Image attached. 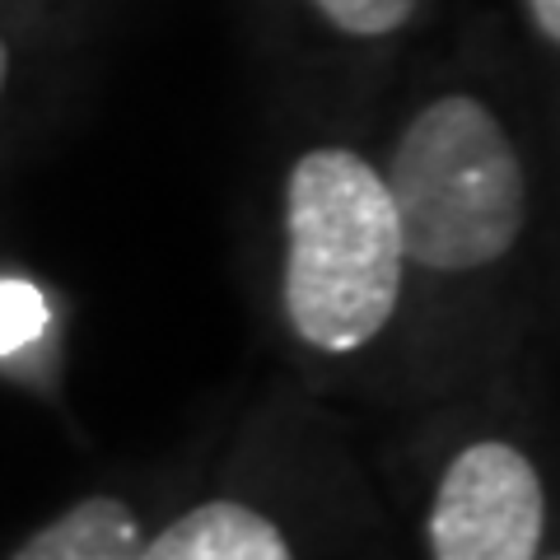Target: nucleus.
I'll use <instances>...</instances> for the list:
<instances>
[{
    "instance_id": "f257e3e1",
    "label": "nucleus",
    "mask_w": 560,
    "mask_h": 560,
    "mask_svg": "<svg viewBox=\"0 0 560 560\" xmlns=\"http://www.w3.org/2000/svg\"><path fill=\"white\" fill-rule=\"evenodd\" d=\"M401 248L383 173L355 150L323 145L294 160L285 183V318L327 355L370 346L397 313Z\"/></svg>"
},
{
    "instance_id": "f03ea898",
    "label": "nucleus",
    "mask_w": 560,
    "mask_h": 560,
    "mask_svg": "<svg viewBox=\"0 0 560 560\" xmlns=\"http://www.w3.org/2000/svg\"><path fill=\"white\" fill-rule=\"evenodd\" d=\"M388 197L407 261L430 271H477L518 243L528 183L514 140L481 98L444 94L401 131Z\"/></svg>"
},
{
    "instance_id": "7ed1b4c3",
    "label": "nucleus",
    "mask_w": 560,
    "mask_h": 560,
    "mask_svg": "<svg viewBox=\"0 0 560 560\" xmlns=\"http://www.w3.org/2000/svg\"><path fill=\"white\" fill-rule=\"evenodd\" d=\"M425 533L434 560H537L547 495L528 453L504 440L467 444L434 490Z\"/></svg>"
},
{
    "instance_id": "20e7f679",
    "label": "nucleus",
    "mask_w": 560,
    "mask_h": 560,
    "mask_svg": "<svg viewBox=\"0 0 560 560\" xmlns=\"http://www.w3.org/2000/svg\"><path fill=\"white\" fill-rule=\"evenodd\" d=\"M136 560H294L285 533L238 500H206L140 541Z\"/></svg>"
},
{
    "instance_id": "39448f33",
    "label": "nucleus",
    "mask_w": 560,
    "mask_h": 560,
    "mask_svg": "<svg viewBox=\"0 0 560 560\" xmlns=\"http://www.w3.org/2000/svg\"><path fill=\"white\" fill-rule=\"evenodd\" d=\"M140 541V518L127 500L90 495L24 537L10 560H136Z\"/></svg>"
},
{
    "instance_id": "423d86ee",
    "label": "nucleus",
    "mask_w": 560,
    "mask_h": 560,
    "mask_svg": "<svg viewBox=\"0 0 560 560\" xmlns=\"http://www.w3.org/2000/svg\"><path fill=\"white\" fill-rule=\"evenodd\" d=\"M331 28L350 33V38H383L397 33L411 20L416 0H313Z\"/></svg>"
},
{
    "instance_id": "0eeeda50",
    "label": "nucleus",
    "mask_w": 560,
    "mask_h": 560,
    "mask_svg": "<svg viewBox=\"0 0 560 560\" xmlns=\"http://www.w3.org/2000/svg\"><path fill=\"white\" fill-rule=\"evenodd\" d=\"M33 327H38V308H33V294H20L14 304H0V346H5V341H24Z\"/></svg>"
},
{
    "instance_id": "6e6552de",
    "label": "nucleus",
    "mask_w": 560,
    "mask_h": 560,
    "mask_svg": "<svg viewBox=\"0 0 560 560\" xmlns=\"http://www.w3.org/2000/svg\"><path fill=\"white\" fill-rule=\"evenodd\" d=\"M528 10H533V24L541 28V38L560 43V0H528Z\"/></svg>"
},
{
    "instance_id": "1a4fd4ad",
    "label": "nucleus",
    "mask_w": 560,
    "mask_h": 560,
    "mask_svg": "<svg viewBox=\"0 0 560 560\" xmlns=\"http://www.w3.org/2000/svg\"><path fill=\"white\" fill-rule=\"evenodd\" d=\"M5 80H10V47L0 38V94H5Z\"/></svg>"
},
{
    "instance_id": "9d476101",
    "label": "nucleus",
    "mask_w": 560,
    "mask_h": 560,
    "mask_svg": "<svg viewBox=\"0 0 560 560\" xmlns=\"http://www.w3.org/2000/svg\"><path fill=\"white\" fill-rule=\"evenodd\" d=\"M547 560H560V556H547Z\"/></svg>"
}]
</instances>
